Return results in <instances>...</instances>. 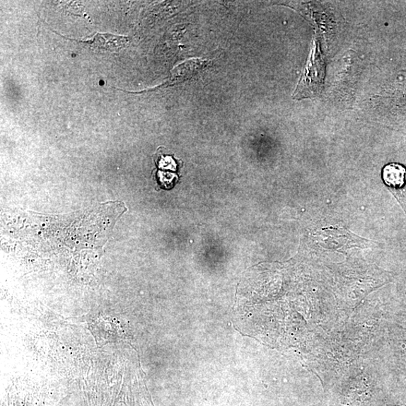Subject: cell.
Wrapping results in <instances>:
<instances>
[{
	"instance_id": "2",
	"label": "cell",
	"mask_w": 406,
	"mask_h": 406,
	"mask_svg": "<svg viewBox=\"0 0 406 406\" xmlns=\"http://www.w3.org/2000/svg\"><path fill=\"white\" fill-rule=\"evenodd\" d=\"M313 238L322 248L342 252L352 248H364L370 243L340 226H330L319 229L313 234Z\"/></svg>"
},
{
	"instance_id": "4",
	"label": "cell",
	"mask_w": 406,
	"mask_h": 406,
	"mask_svg": "<svg viewBox=\"0 0 406 406\" xmlns=\"http://www.w3.org/2000/svg\"><path fill=\"white\" fill-rule=\"evenodd\" d=\"M382 178L385 184L390 189H401L406 184L405 167L397 163H389L382 170Z\"/></svg>"
},
{
	"instance_id": "1",
	"label": "cell",
	"mask_w": 406,
	"mask_h": 406,
	"mask_svg": "<svg viewBox=\"0 0 406 406\" xmlns=\"http://www.w3.org/2000/svg\"><path fill=\"white\" fill-rule=\"evenodd\" d=\"M319 45V42L315 40L304 74L294 92L295 98L315 97L323 88L325 63Z\"/></svg>"
},
{
	"instance_id": "3",
	"label": "cell",
	"mask_w": 406,
	"mask_h": 406,
	"mask_svg": "<svg viewBox=\"0 0 406 406\" xmlns=\"http://www.w3.org/2000/svg\"><path fill=\"white\" fill-rule=\"evenodd\" d=\"M79 42L86 44L95 52H117L127 46L129 38L109 33H98L93 39Z\"/></svg>"
}]
</instances>
